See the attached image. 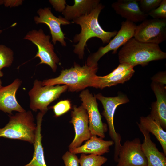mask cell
<instances>
[{"mask_svg":"<svg viewBox=\"0 0 166 166\" xmlns=\"http://www.w3.org/2000/svg\"><path fill=\"white\" fill-rule=\"evenodd\" d=\"M104 7V6L99 3L89 14L73 20V22L79 25L81 27L80 32L76 34L73 39L74 42H78L73 45V52L80 59L83 58L85 47L89 39L97 37L101 39L103 44L108 43L117 33L116 31H105L100 25L99 16Z\"/></svg>","mask_w":166,"mask_h":166,"instance_id":"1","label":"cell"},{"mask_svg":"<svg viewBox=\"0 0 166 166\" xmlns=\"http://www.w3.org/2000/svg\"><path fill=\"white\" fill-rule=\"evenodd\" d=\"M118 57L120 63L144 66L151 61L165 59L166 53L158 45L141 42L133 37L123 45Z\"/></svg>","mask_w":166,"mask_h":166,"instance_id":"2","label":"cell"},{"mask_svg":"<svg viewBox=\"0 0 166 166\" xmlns=\"http://www.w3.org/2000/svg\"><path fill=\"white\" fill-rule=\"evenodd\" d=\"M98 69V67L89 66L86 64L82 66L75 64L69 69L62 70L58 77L43 80L42 85L64 84L71 92L79 91L88 87H93Z\"/></svg>","mask_w":166,"mask_h":166,"instance_id":"3","label":"cell"},{"mask_svg":"<svg viewBox=\"0 0 166 166\" xmlns=\"http://www.w3.org/2000/svg\"><path fill=\"white\" fill-rule=\"evenodd\" d=\"M9 116L8 123L0 128V137L22 140L34 144L37 125L31 112L26 111Z\"/></svg>","mask_w":166,"mask_h":166,"instance_id":"4","label":"cell"},{"mask_svg":"<svg viewBox=\"0 0 166 166\" xmlns=\"http://www.w3.org/2000/svg\"><path fill=\"white\" fill-rule=\"evenodd\" d=\"M68 89V86L60 85L44 86L42 81L36 79L28 94L30 99V108L36 112L38 110L45 114L48 110V106Z\"/></svg>","mask_w":166,"mask_h":166,"instance_id":"5","label":"cell"},{"mask_svg":"<svg viewBox=\"0 0 166 166\" xmlns=\"http://www.w3.org/2000/svg\"><path fill=\"white\" fill-rule=\"evenodd\" d=\"M95 96L102 105L104 110L102 114L107 121L109 135L114 143V158L115 161L117 163L122 145L121 143V137L120 134L116 132L114 128V114L116 108L119 105L128 102L129 100L126 95L122 94L114 97H105L99 93Z\"/></svg>","mask_w":166,"mask_h":166,"instance_id":"6","label":"cell"},{"mask_svg":"<svg viewBox=\"0 0 166 166\" xmlns=\"http://www.w3.org/2000/svg\"><path fill=\"white\" fill-rule=\"evenodd\" d=\"M50 36L46 35L43 30H32L29 31L24 38L36 45L38 51L34 58L38 57L41 61L39 64H46L56 71L57 64L60 60L54 51L53 45L50 42Z\"/></svg>","mask_w":166,"mask_h":166,"instance_id":"7","label":"cell"},{"mask_svg":"<svg viewBox=\"0 0 166 166\" xmlns=\"http://www.w3.org/2000/svg\"><path fill=\"white\" fill-rule=\"evenodd\" d=\"M136 26L132 22L127 20L123 21L120 30L113 38L106 45L100 47L96 52L89 55L85 64L89 66L98 67V61L105 54L111 51L113 53H116L120 47L134 37Z\"/></svg>","mask_w":166,"mask_h":166,"instance_id":"8","label":"cell"},{"mask_svg":"<svg viewBox=\"0 0 166 166\" xmlns=\"http://www.w3.org/2000/svg\"><path fill=\"white\" fill-rule=\"evenodd\" d=\"M134 38L141 42L159 45L166 39V19L145 20L136 26Z\"/></svg>","mask_w":166,"mask_h":166,"instance_id":"9","label":"cell"},{"mask_svg":"<svg viewBox=\"0 0 166 166\" xmlns=\"http://www.w3.org/2000/svg\"><path fill=\"white\" fill-rule=\"evenodd\" d=\"M82 105L86 110L89 119V126L92 135L98 136L103 138L107 130V126L103 123L99 112L96 98L88 90L82 91L79 96Z\"/></svg>","mask_w":166,"mask_h":166,"instance_id":"10","label":"cell"},{"mask_svg":"<svg viewBox=\"0 0 166 166\" xmlns=\"http://www.w3.org/2000/svg\"><path fill=\"white\" fill-rule=\"evenodd\" d=\"M70 123L73 125L75 135L74 139L69 146L71 152L81 146L84 141L91 137L89 126V117L86 110L81 105L78 107L75 105L71 112Z\"/></svg>","mask_w":166,"mask_h":166,"instance_id":"11","label":"cell"},{"mask_svg":"<svg viewBox=\"0 0 166 166\" xmlns=\"http://www.w3.org/2000/svg\"><path fill=\"white\" fill-rule=\"evenodd\" d=\"M37 13L38 16H35L34 20L36 24H45L49 27L51 35L52 41L54 45L59 42L63 46H66L65 34L61 28V25L69 24L71 22L61 16L57 17L51 12L49 7L39 8Z\"/></svg>","mask_w":166,"mask_h":166,"instance_id":"12","label":"cell"},{"mask_svg":"<svg viewBox=\"0 0 166 166\" xmlns=\"http://www.w3.org/2000/svg\"><path fill=\"white\" fill-rule=\"evenodd\" d=\"M116 166H147L146 158L139 138L127 140L120 148Z\"/></svg>","mask_w":166,"mask_h":166,"instance_id":"13","label":"cell"},{"mask_svg":"<svg viewBox=\"0 0 166 166\" xmlns=\"http://www.w3.org/2000/svg\"><path fill=\"white\" fill-rule=\"evenodd\" d=\"M156 97V101L152 103L150 115L158 123L163 129H166V86L152 82L151 85Z\"/></svg>","mask_w":166,"mask_h":166,"instance_id":"14","label":"cell"},{"mask_svg":"<svg viewBox=\"0 0 166 166\" xmlns=\"http://www.w3.org/2000/svg\"><path fill=\"white\" fill-rule=\"evenodd\" d=\"M21 83V80L17 78L10 84L0 89V110L9 115L12 114L13 111H26L18 103L15 96Z\"/></svg>","mask_w":166,"mask_h":166,"instance_id":"15","label":"cell"},{"mask_svg":"<svg viewBox=\"0 0 166 166\" xmlns=\"http://www.w3.org/2000/svg\"><path fill=\"white\" fill-rule=\"evenodd\" d=\"M138 0H118L113 3L112 7L118 14L127 20L134 23L142 22L148 15L141 11Z\"/></svg>","mask_w":166,"mask_h":166,"instance_id":"16","label":"cell"},{"mask_svg":"<svg viewBox=\"0 0 166 166\" xmlns=\"http://www.w3.org/2000/svg\"><path fill=\"white\" fill-rule=\"evenodd\" d=\"M137 123L144 137L141 148L147 159V166H166V156L159 151L156 144L152 141L150 133L139 123Z\"/></svg>","mask_w":166,"mask_h":166,"instance_id":"17","label":"cell"},{"mask_svg":"<svg viewBox=\"0 0 166 166\" xmlns=\"http://www.w3.org/2000/svg\"><path fill=\"white\" fill-rule=\"evenodd\" d=\"M114 144L112 140H104L102 138L98 137L96 135H92L83 145L70 152L75 154L83 153L101 156L108 153L109 147Z\"/></svg>","mask_w":166,"mask_h":166,"instance_id":"18","label":"cell"},{"mask_svg":"<svg viewBox=\"0 0 166 166\" xmlns=\"http://www.w3.org/2000/svg\"><path fill=\"white\" fill-rule=\"evenodd\" d=\"M73 6L66 4L62 12L64 18L69 21L88 14L100 3L99 0H74Z\"/></svg>","mask_w":166,"mask_h":166,"instance_id":"19","label":"cell"},{"mask_svg":"<svg viewBox=\"0 0 166 166\" xmlns=\"http://www.w3.org/2000/svg\"><path fill=\"white\" fill-rule=\"evenodd\" d=\"M45 114L39 112L37 116L36 130L33 158L29 163L23 166H47L44 158L41 133L42 124Z\"/></svg>","mask_w":166,"mask_h":166,"instance_id":"20","label":"cell"},{"mask_svg":"<svg viewBox=\"0 0 166 166\" xmlns=\"http://www.w3.org/2000/svg\"><path fill=\"white\" fill-rule=\"evenodd\" d=\"M139 124L149 133L155 136L160 143L163 151L166 155V132L160 124L153 120L150 115L142 116L140 119Z\"/></svg>","mask_w":166,"mask_h":166,"instance_id":"21","label":"cell"},{"mask_svg":"<svg viewBox=\"0 0 166 166\" xmlns=\"http://www.w3.org/2000/svg\"><path fill=\"white\" fill-rule=\"evenodd\" d=\"M133 68H132L122 73L109 77L97 75L93 87L102 89L106 87L124 83L129 80L133 75L135 72Z\"/></svg>","mask_w":166,"mask_h":166,"instance_id":"22","label":"cell"},{"mask_svg":"<svg viewBox=\"0 0 166 166\" xmlns=\"http://www.w3.org/2000/svg\"><path fill=\"white\" fill-rule=\"evenodd\" d=\"M79 160L80 166H101L108 159L101 156L82 153Z\"/></svg>","mask_w":166,"mask_h":166,"instance_id":"23","label":"cell"},{"mask_svg":"<svg viewBox=\"0 0 166 166\" xmlns=\"http://www.w3.org/2000/svg\"><path fill=\"white\" fill-rule=\"evenodd\" d=\"M12 50L6 46L0 44V69L10 66L14 60Z\"/></svg>","mask_w":166,"mask_h":166,"instance_id":"24","label":"cell"},{"mask_svg":"<svg viewBox=\"0 0 166 166\" xmlns=\"http://www.w3.org/2000/svg\"><path fill=\"white\" fill-rule=\"evenodd\" d=\"M50 108L53 109L55 117H58L69 110L71 105L69 101L65 100L60 101Z\"/></svg>","mask_w":166,"mask_h":166,"instance_id":"25","label":"cell"},{"mask_svg":"<svg viewBox=\"0 0 166 166\" xmlns=\"http://www.w3.org/2000/svg\"><path fill=\"white\" fill-rule=\"evenodd\" d=\"M162 0H139L138 3L141 11L148 14L160 4Z\"/></svg>","mask_w":166,"mask_h":166,"instance_id":"26","label":"cell"},{"mask_svg":"<svg viewBox=\"0 0 166 166\" xmlns=\"http://www.w3.org/2000/svg\"><path fill=\"white\" fill-rule=\"evenodd\" d=\"M154 19H166V0H162L160 5L148 14Z\"/></svg>","mask_w":166,"mask_h":166,"instance_id":"27","label":"cell"},{"mask_svg":"<svg viewBox=\"0 0 166 166\" xmlns=\"http://www.w3.org/2000/svg\"><path fill=\"white\" fill-rule=\"evenodd\" d=\"M65 166H79V160L76 154L67 151L62 156Z\"/></svg>","mask_w":166,"mask_h":166,"instance_id":"28","label":"cell"},{"mask_svg":"<svg viewBox=\"0 0 166 166\" xmlns=\"http://www.w3.org/2000/svg\"><path fill=\"white\" fill-rule=\"evenodd\" d=\"M134 67L125 63H120L118 67L108 74L105 76L109 77L122 73Z\"/></svg>","mask_w":166,"mask_h":166,"instance_id":"29","label":"cell"},{"mask_svg":"<svg viewBox=\"0 0 166 166\" xmlns=\"http://www.w3.org/2000/svg\"><path fill=\"white\" fill-rule=\"evenodd\" d=\"M49 2L55 10L59 12H62L65 9L66 5L65 0H49Z\"/></svg>","mask_w":166,"mask_h":166,"instance_id":"30","label":"cell"},{"mask_svg":"<svg viewBox=\"0 0 166 166\" xmlns=\"http://www.w3.org/2000/svg\"><path fill=\"white\" fill-rule=\"evenodd\" d=\"M152 82L165 85L166 84V71L158 72L151 78Z\"/></svg>","mask_w":166,"mask_h":166,"instance_id":"31","label":"cell"},{"mask_svg":"<svg viewBox=\"0 0 166 166\" xmlns=\"http://www.w3.org/2000/svg\"><path fill=\"white\" fill-rule=\"evenodd\" d=\"M22 0H2V4H3L5 7H16L21 5L22 3Z\"/></svg>","mask_w":166,"mask_h":166,"instance_id":"32","label":"cell"},{"mask_svg":"<svg viewBox=\"0 0 166 166\" xmlns=\"http://www.w3.org/2000/svg\"><path fill=\"white\" fill-rule=\"evenodd\" d=\"M3 75V72L1 71V69H0V77H2Z\"/></svg>","mask_w":166,"mask_h":166,"instance_id":"33","label":"cell"},{"mask_svg":"<svg viewBox=\"0 0 166 166\" xmlns=\"http://www.w3.org/2000/svg\"><path fill=\"white\" fill-rule=\"evenodd\" d=\"M2 87V82L1 80H0V89Z\"/></svg>","mask_w":166,"mask_h":166,"instance_id":"34","label":"cell"},{"mask_svg":"<svg viewBox=\"0 0 166 166\" xmlns=\"http://www.w3.org/2000/svg\"><path fill=\"white\" fill-rule=\"evenodd\" d=\"M2 4V0H0V5Z\"/></svg>","mask_w":166,"mask_h":166,"instance_id":"35","label":"cell"},{"mask_svg":"<svg viewBox=\"0 0 166 166\" xmlns=\"http://www.w3.org/2000/svg\"><path fill=\"white\" fill-rule=\"evenodd\" d=\"M0 27H1V26L0 25ZM2 32V30L0 29V34H1Z\"/></svg>","mask_w":166,"mask_h":166,"instance_id":"36","label":"cell"}]
</instances>
